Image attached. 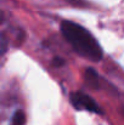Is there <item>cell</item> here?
<instances>
[{
  "mask_svg": "<svg viewBox=\"0 0 124 125\" xmlns=\"http://www.w3.org/2000/svg\"><path fill=\"white\" fill-rule=\"evenodd\" d=\"M85 80L90 87L97 89L99 87V74L94 68H88L85 71Z\"/></svg>",
  "mask_w": 124,
  "mask_h": 125,
  "instance_id": "3",
  "label": "cell"
},
{
  "mask_svg": "<svg viewBox=\"0 0 124 125\" xmlns=\"http://www.w3.org/2000/svg\"><path fill=\"white\" fill-rule=\"evenodd\" d=\"M61 32L65 39L80 56L92 62H97L102 58V49L97 40L80 24L72 21H63L61 23Z\"/></svg>",
  "mask_w": 124,
  "mask_h": 125,
  "instance_id": "1",
  "label": "cell"
},
{
  "mask_svg": "<svg viewBox=\"0 0 124 125\" xmlns=\"http://www.w3.org/2000/svg\"><path fill=\"white\" fill-rule=\"evenodd\" d=\"M2 18H4V17H2V13H1V12H0V22H1V21H2Z\"/></svg>",
  "mask_w": 124,
  "mask_h": 125,
  "instance_id": "7",
  "label": "cell"
},
{
  "mask_svg": "<svg viewBox=\"0 0 124 125\" xmlns=\"http://www.w3.org/2000/svg\"><path fill=\"white\" fill-rule=\"evenodd\" d=\"M12 123H13V125H24V123H26V115H24V113L22 111H17L13 114Z\"/></svg>",
  "mask_w": 124,
  "mask_h": 125,
  "instance_id": "4",
  "label": "cell"
},
{
  "mask_svg": "<svg viewBox=\"0 0 124 125\" xmlns=\"http://www.w3.org/2000/svg\"><path fill=\"white\" fill-rule=\"evenodd\" d=\"M0 47H2L4 50H5V47H6V40H5L4 34H0Z\"/></svg>",
  "mask_w": 124,
  "mask_h": 125,
  "instance_id": "6",
  "label": "cell"
},
{
  "mask_svg": "<svg viewBox=\"0 0 124 125\" xmlns=\"http://www.w3.org/2000/svg\"><path fill=\"white\" fill-rule=\"evenodd\" d=\"M71 102L77 109H86L89 112L97 113V114L102 113V111L97 106V103L89 95H85L83 92H73L71 95Z\"/></svg>",
  "mask_w": 124,
  "mask_h": 125,
  "instance_id": "2",
  "label": "cell"
},
{
  "mask_svg": "<svg viewBox=\"0 0 124 125\" xmlns=\"http://www.w3.org/2000/svg\"><path fill=\"white\" fill-rule=\"evenodd\" d=\"M62 64H65V61H63L62 58H60V57H56V58L54 60V66H57V67H61Z\"/></svg>",
  "mask_w": 124,
  "mask_h": 125,
  "instance_id": "5",
  "label": "cell"
}]
</instances>
